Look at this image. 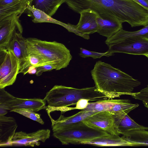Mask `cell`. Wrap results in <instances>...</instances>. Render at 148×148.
Returning a JSON list of instances; mask_svg holds the SVG:
<instances>
[{"instance_id": "obj_1", "label": "cell", "mask_w": 148, "mask_h": 148, "mask_svg": "<svg viewBox=\"0 0 148 148\" xmlns=\"http://www.w3.org/2000/svg\"><path fill=\"white\" fill-rule=\"evenodd\" d=\"M66 2L79 13L90 8L98 14L114 17L122 23L127 22L132 27L148 25V11L133 0H67Z\"/></svg>"}, {"instance_id": "obj_2", "label": "cell", "mask_w": 148, "mask_h": 148, "mask_svg": "<svg viewBox=\"0 0 148 148\" xmlns=\"http://www.w3.org/2000/svg\"><path fill=\"white\" fill-rule=\"evenodd\" d=\"M91 73L96 90L108 99L131 95L134 88L141 84L128 74L100 60L96 62Z\"/></svg>"}, {"instance_id": "obj_3", "label": "cell", "mask_w": 148, "mask_h": 148, "mask_svg": "<svg viewBox=\"0 0 148 148\" xmlns=\"http://www.w3.org/2000/svg\"><path fill=\"white\" fill-rule=\"evenodd\" d=\"M86 99L90 101L106 99L104 94L97 91L95 86L81 89L62 85H55L46 94L44 99L48 106L46 110L48 114L55 111L63 113L76 109L75 107H69L76 105L81 99Z\"/></svg>"}, {"instance_id": "obj_4", "label": "cell", "mask_w": 148, "mask_h": 148, "mask_svg": "<svg viewBox=\"0 0 148 148\" xmlns=\"http://www.w3.org/2000/svg\"><path fill=\"white\" fill-rule=\"evenodd\" d=\"M28 54L41 56L56 70L66 67L72 59L70 51L63 44L34 38H26Z\"/></svg>"}, {"instance_id": "obj_5", "label": "cell", "mask_w": 148, "mask_h": 148, "mask_svg": "<svg viewBox=\"0 0 148 148\" xmlns=\"http://www.w3.org/2000/svg\"><path fill=\"white\" fill-rule=\"evenodd\" d=\"M53 132V136L63 145L82 144L110 134L103 130L90 127L83 121Z\"/></svg>"}, {"instance_id": "obj_6", "label": "cell", "mask_w": 148, "mask_h": 148, "mask_svg": "<svg viewBox=\"0 0 148 148\" xmlns=\"http://www.w3.org/2000/svg\"><path fill=\"white\" fill-rule=\"evenodd\" d=\"M105 42L111 53L145 56L148 54V38L131 37L116 40L109 38Z\"/></svg>"}, {"instance_id": "obj_7", "label": "cell", "mask_w": 148, "mask_h": 148, "mask_svg": "<svg viewBox=\"0 0 148 148\" xmlns=\"http://www.w3.org/2000/svg\"><path fill=\"white\" fill-rule=\"evenodd\" d=\"M20 69L19 61L12 51L0 50V88L12 85Z\"/></svg>"}, {"instance_id": "obj_8", "label": "cell", "mask_w": 148, "mask_h": 148, "mask_svg": "<svg viewBox=\"0 0 148 148\" xmlns=\"http://www.w3.org/2000/svg\"><path fill=\"white\" fill-rule=\"evenodd\" d=\"M0 105L10 112L20 109H31L38 112L46 108V101L44 99L16 97L6 91L4 88H0Z\"/></svg>"}, {"instance_id": "obj_9", "label": "cell", "mask_w": 148, "mask_h": 148, "mask_svg": "<svg viewBox=\"0 0 148 148\" xmlns=\"http://www.w3.org/2000/svg\"><path fill=\"white\" fill-rule=\"evenodd\" d=\"M6 49L12 51L19 60V73H23L24 75L27 73L32 66L28 60L26 38L23 37L22 34L16 32Z\"/></svg>"}, {"instance_id": "obj_10", "label": "cell", "mask_w": 148, "mask_h": 148, "mask_svg": "<svg viewBox=\"0 0 148 148\" xmlns=\"http://www.w3.org/2000/svg\"><path fill=\"white\" fill-rule=\"evenodd\" d=\"M49 129H41L31 133L22 131L16 132L12 140L5 147L39 146L40 141L44 143L50 136Z\"/></svg>"}, {"instance_id": "obj_11", "label": "cell", "mask_w": 148, "mask_h": 148, "mask_svg": "<svg viewBox=\"0 0 148 148\" xmlns=\"http://www.w3.org/2000/svg\"><path fill=\"white\" fill-rule=\"evenodd\" d=\"M79 14L80 16L78 23L76 25L70 24V25L75 31V34H80L84 38L89 39V34L97 32V18L99 14L90 8L83 10Z\"/></svg>"}, {"instance_id": "obj_12", "label": "cell", "mask_w": 148, "mask_h": 148, "mask_svg": "<svg viewBox=\"0 0 148 148\" xmlns=\"http://www.w3.org/2000/svg\"><path fill=\"white\" fill-rule=\"evenodd\" d=\"M20 16L14 14L0 21V50L6 49L16 30L22 34Z\"/></svg>"}, {"instance_id": "obj_13", "label": "cell", "mask_w": 148, "mask_h": 148, "mask_svg": "<svg viewBox=\"0 0 148 148\" xmlns=\"http://www.w3.org/2000/svg\"><path fill=\"white\" fill-rule=\"evenodd\" d=\"M83 121L92 128L103 130L110 134L118 135L114 127L113 113L109 111L97 112Z\"/></svg>"}, {"instance_id": "obj_14", "label": "cell", "mask_w": 148, "mask_h": 148, "mask_svg": "<svg viewBox=\"0 0 148 148\" xmlns=\"http://www.w3.org/2000/svg\"><path fill=\"white\" fill-rule=\"evenodd\" d=\"M97 22V32L108 38L122 29V23L116 17L105 14H99Z\"/></svg>"}, {"instance_id": "obj_15", "label": "cell", "mask_w": 148, "mask_h": 148, "mask_svg": "<svg viewBox=\"0 0 148 148\" xmlns=\"http://www.w3.org/2000/svg\"><path fill=\"white\" fill-rule=\"evenodd\" d=\"M113 113L114 127L118 134H124L129 131L136 129L148 130V127L141 125L124 112Z\"/></svg>"}, {"instance_id": "obj_16", "label": "cell", "mask_w": 148, "mask_h": 148, "mask_svg": "<svg viewBox=\"0 0 148 148\" xmlns=\"http://www.w3.org/2000/svg\"><path fill=\"white\" fill-rule=\"evenodd\" d=\"M96 113L83 109L75 114L69 117H66L61 115L59 118L56 120H54L49 116L52 122V130L54 132L60 130L83 121Z\"/></svg>"}, {"instance_id": "obj_17", "label": "cell", "mask_w": 148, "mask_h": 148, "mask_svg": "<svg viewBox=\"0 0 148 148\" xmlns=\"http://www.w3.org/2000/svg\"><path fill=\"white\" fill-rule=\"evenodd\" d=\"M17 125L12 117L0 116V146L5 147L11 141L16 133Z\"/></svg>"}, {"instance_id": "obj_18", "label": "cell", "mask_w": 148, "mask_h": 148, "mask_svg": "<svg viewBox=\"0 0 148 148\" xmlns=\"http://www.w3.org/2000/svg\"><path fill=\"white\" fill-rule=\"evenodd\" d=\"M82 144L100 147L133 146L132 144L120 137L119 135L112 134L97 138L89 141L83 142Z\"/></svg>"}, {"instance_id": "obj_19", "label": "cell", "mask_w": 148, "mask_h": 148, "mask_svg": "<svg viewBox=\"0 0 148 148\" xmlns=\"http://www.w3.org/2000/svg\"><path fill=\"white\" fill-rule=\"evenodd\" d=\"M29 2V0H19L0 5V21L14 14L21 16L26 11Z\"/></svg>"}, {"instance_id": "obj_20", "label": "cell", "mask_w": 148, "mask_h": 148, "mask_svg": "<svg viewBox=\"0 0 148 148\" xmlns=\"http://www.w3.org/2000/svg\"><path fill=\"white\" fill-rule=\"evenodd\" d=\"M67 0H29V5L42 11L50 16L56 12L59 8Z\"/></svg>"}, {"instance_id": "obj_21", "label": "cell", "mask_w": 148, "mask_h": 148, "mask_svg": "<svg viewBox=\"0 0 148 148\" xmlns=\"http://www.w3.org/2000/svg\"><path fill=\"white\" fill-rule=\"evenodd\" d=\"M143 129L132 130L126 132L121 137L132 144L133 146H148V131Z\"/></svg>"}, {"instance_id": "obj_22", "label": "cell", "mask_w": 148, "mask_h": 148, "mask_svg": "<svg viewBox=\"0 0 148 148\" xmlns=\"http://www.w3.org/2000/svg\"><path fill=\"white\" fill-rule=\"evenodd\" d=\"M119 99H108L88 102L84 110L87 111L98 112L102 111H109L117 102Z\"/></svg>"}, {"instance_id": "obj_23", "label": "cell", "mask_w": 148, "mask_h": 148, "mask_svg": "<svg viewBox=\"0 0 148 148\" xmlns=\"http://www.w3.org/2000/svg\"><path fill=\"white\" fill-rule=\"evenodd\" d=\"M131 37L148 38V25L139 30L134 32L127 31L122 29L110 38L118 40Z\"/></svg>"}, {"instance_id": "obj_24", "label": "cell", "mask_w": 148, "mask_h": 148, "mask_svg": "<svg viewBox=\"0 0 148 148\" xmlns=\"http://www.w3.org/2000/svg\"><path fill=\"white\" fill-rule=\"evenodd\" d=\"M139 106L138 103H132L128 99H119L117 102L109 111L113 113L124 112L128 114Z\"/></svg>"}, {"instance_id": "obj_25", "label": "cell", "mask_w": 148, "mask_h": 148, "mask_svg": "<svg viewBox=\"0 0 148 148\" xmlns=\"http://www.w3.org/2000/svg\"><path fill=\"white\" fill-rule=\"evenodd\" d=\"M15 112L25 116L43 125L44 122L40 117V115L36 113L35 111L31 109H20L14 110Z\"/></svg>"}, {"instance_id": "obj_26", "label": "cell", "mask_w": 148, "mask_h": 148, "mask_svg": "<svg viewBox=\"0 0 148 148\" xmlns=\"http://www.w3.org/2000/svg\"><path fill=\"white\" fill-rule=\"evenodd\" d=\"M80 53L79 56L81 57L85 58L91 57L94 59L100 58L103 56L109 57L112 56L114 53H110L108 50L105 53H99L90 51L82 48H80Z\"/></svg>"}, {"instance_id": "obj_27", "label": "cell", "mask_w": 148, "mask_h": 148, "mask_svg": "<svg viewBox=\"0 0 148 148\" xmlns=\"http://www.w3.org/2000/svg\"><path fill=\"white\" fill-rule=\"evenodd\" d=\"M28 60L30 65L35 67L49 64L43 57L38 54H29Z\"/></svg>"}, {"instance_id": "obj_28", "label": "cell", "mask_w": 148, "mask_h": 148, "mask_svg": "<svg viewBox=\"0 0 148 148\" xmlns=\"http://www.w3.org/2000/svg\"><path fill=\"white\" fill-rule=\"evenodd\" d=\"M132 98L141 101L148 109V85L139 92H133L130 95Z\"/></svg>"}, {"instance_id": "obj_29", "label": "cell", "mask_w": 148, "mask_h": 148, "mask_svg": "<svg viewBox=\"0 0 148 148\" xmlns=\"http://www.w3.org/2000/svg\"><path fill=\"white\" fill-rule=\"evenodd\" d=\"M36 75L37 76L41 75L43 72L51 71L55 69V68L53 66L47 64L36 67Z\"/></svg>"}, {"instance_id": "obj_30", "label": "cell", "mask_w": 148, "mask_h": 148, "mask_svg": "<svg viewBox=\"0 0 148 148\" xmlns=\"http://www.w3.org/2000/svg\"><path fill=\"white\" fill-rule=\"evenodd\" d=\"M89 101L88 100L86 99H81L77 101L76 105V109L83 110L85 109Z\"/></svg>"}, {"instance_id": "obj_31", "label": "cell", "mask_w": 148, "mask_h": 148, "mask_svg": "<svg viewBox=\"0 0 148 148\" xmlns=\"http://www.w3.org/2000/svg\"><path fill=\"white\" fill-rule=\"evenodd\" d=\"M148 11V0H133Z\"/></svg>"}, {"instance_id": "obj_32", "label": "cell", "mask_w": 148, "mask_h": 148, "mask_svg": "<svg viewBox=\"0 0 148 148\" xmlns=\"http://www.w3.org/2000/svg\"><path fill=\"white\" fill-rule=\"evenodd\" d=\"M8 110L5 107L0 105V116L5 115L7 114Z\"/></svg>"}, {"instance_id": "obj_33", "label": "cell", "mask_w": 148, "mask_h": 148, "mask_svg": "<svg viewBox=\"0 0 148 148\" xmlns=\"http://www.w3.org/2000/svg\"><path fill=\"white\" fill-rule=\"evenodd\" d=\"M19 0H0V5H6Z\"/></svg>"}, {"instance_id": "obj_34", "label": "cell", "mask_w": 148, "mask_h": 148, "mask_svg": "<svg viewBox=\"0 0 148 148\" xmlns=\"http://www.w3.org/2000/svg\"><path fill=\"white\" fill-rule=\"evenodd\" d=\"M145 56H146L148 58V54L145 55Z\"/></svg>"}]
</instances>
